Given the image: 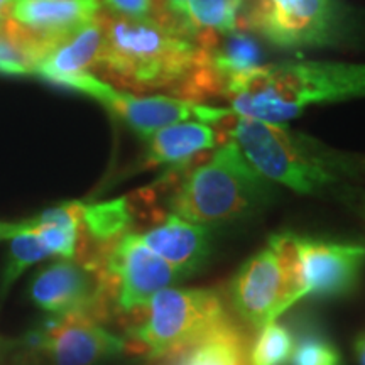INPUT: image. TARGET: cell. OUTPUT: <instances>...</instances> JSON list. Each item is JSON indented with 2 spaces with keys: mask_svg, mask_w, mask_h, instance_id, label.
<instances>
[{
  "mask_svg": "<svg viewBox=\"0 0 365 365\" xmlns=\"http://www.w3.org/2000/svg\"><path fill=\"white\" fill-rule=\"evenodd\" d=\"M81 202H68L58 207L48 208L39 215L27 218V228L39 237L51 255L61 259H75L80 239L81 223Z\"/></svg>",
  "mask_w": 365,
  "mask_h": 365,
  "instance_id": "obj_18",
  "label": "cell"
},
{
  "mask_svg": "<svg viewBox=\"0 0 365 365\" xmlns=\"http://www.w3.org/2000/svg\"><path fill=\"white\" fill-rule=\"evenodd\" d=\"M298 249L308 294L331 299L355 289L365 264L364 245L298 235Z\"/></svg>",
  "mask_w": 365,
  "mask_h": 365,
  "instance_id": "obj_13",
  "label": "cell"
},
{
  "mask_svg": "<svg viewBox=\"0 0 365 365\" xmlns=\"http://www.w3.org/2000/svg\"><path fill=\"white\" fill-rule=\"evenodd\" d=\"M103 41L95 75L117 88L168 91L202 102L222 95L207 48L195 38L154 19H127L100 11Z\"/></svg>",
  "mask_w": 365,
  "mask_h": 365,
  "instance_id": "obj_1",
  "label": "cell"
},
{
  "mask_svg": "<svg viewBox=\"0 0 365 365\" xmlns=\"http://www.w3.org/2000/svg\"><path fill=\"white\" fill-rule=\"evenodd\" d=\"M230 298L237 314L257 330L299 301L269 245L237 272L230 286Z\"/></svg>",
  "mask_w": 365,
  "mask_h": 365,
  "instance_id": "obj_10",
  "label": "cell"
},
{
  "mask_svg": "<svg viewBox=\"0 0 365 365\" xmlns=\"http://www.w3.org/2000/svg\"><path fill=\"white\" fill-rule=\"evenodd\" d=\"M355 355H357L359 364L365 365V333L359 335L355 340Z\"/></svg>",
  "mask_w": 365,
  "mask_h": 365,
  "instance_id": "obj_27",
  "label": "cell"
},
{
  "mask_svg": "<svg viewBox=\"0 0 365 365\" xmlns=\"http://www.w3.org/2000/svg\"><path fill=\"white\" fill-rule=\"evenodd\" d=\"M220 130L264 178L296 193L328 195L365 178L362 154L328 148L284 124H267L235 113Z\"/></svg>",
  "mask_w": 365,
  "mask_h": 365,
  "instance_id": "obj_3",
  "label": "cell"
},
{
  "mask_svg": "<svg viewBox=\"0 0 365 365\" xmlns=\"http://www.w3.org/2000/svg\"><path fill=\"white\" fill-rule=\"evenodd\" d=\"M294 349L291 331L279 323H269L249 350L250 365H286Z\"/></svg>",
  "mask_w": 365,
  "mask_h": 365,
  "instance_id": "obj_23",
  "label": "cell"
},
{
  "mask_svg": "<svg viewBox=\"0 0 365 365\" xmlns=\"http://www.w3.org/2000/svg\"><path fill=\"white\" fill-rule=\"evenodd\" d=\"M12 0H0V26L4 24L7 19V11L9 7H11Z\"/></svg>",
  "mask_w": 365,
  "mask_h": 365,
  "instance_id": "obj_28",
  "label": "cell"
},
{
  "mask_svg": "<svg viewBox=\"0 0 365 365\" xmlns=\"http://www.w3.org/2000/svg\"><path fill=\"white\" fill-rule=\"evenodd\" d=\"M43 54L6 22L0 26V75L34 76Z\"/></svg>",
  "mask_w": 365,
  "mask_h": 365,
  "instance_id": "obj_22",
  "label": "cell"
},
{
  "mask_svg": "<svg viewBox=\"0 0 365 365\" xmlns=\"http://www.w3.org/2000/svg\"><path fill=\"white\" fill-rule=\"evenodd\" d=\"M222 139H227L222 130L203 122L188 120L163 127L145 139L144 163L148 168L166 164L180 170L190 166L200 154L217 148Z\"/></svg>",
  "mask_w": 365,
  "mask_h": 365,
  "instance_id": "obj_15",
  "label": "cell"
},
{
  "mask_svg": "<svg viewBox=\"0 0 365 365\" xmlns=\"http://www.w3.org/2000/svg\"><path fill=\"white\" fill-rule=\"evenodd\" d=\"M188 24L195 39L235 33L237 0H190Z\"/></svg>",
  "mask_w": 365,
  "mask_h": 365,
  "instance_id": "obj_21",
  "label": "cell"
},
{
  "mask_svg": "<svg viewBox=\"0 0 365 365\" xmlns=\"http://www.w3.org/2000/svg\"><path fill=\"white\" fill-rule=\"evenodd\" d=\"M139 237L154 254L175 267L182 279L207 264L213 247L208 227L182 220L173 213Z\"/></svg>",
  "mask_w": 365,
  "mask_h": 365,
  "instance_id": "obj_14",
  "label": "cell"
},
{
  "mask_svg": "<svg viewBox=\"0 0 365 365\" xmlns=\"http://www.w3.org/2000/svg\"><path fill=\"white\" fill-rule=\"evenodd\" d=\"M102 41L103 27L98 14L97 19L88 22L70 38L63 39L53 49H49L36 68L34 76L59 86L71 76L91 71L98 59Z\"/></svg>",
  "mask_w": 365,
  "mask_h": 365,
  "instance_id": "obj_16",
  "label": "cell"
},
{
  "mask_svg": "<svg viewBox=\"0 0 365 365\" xmlns=\"http://www.w3.org/2000/svg\"><path fill=\"white\" fill-rule=\"evenodd\" d=\"M168 208L191 223H218L250 215L272 198V186L239 145L228 139L208 161L176 170Z\"/></svg>",
  "mask_w": 365,
  "mask_h": 365,
  "instance_id": "obj_4",
  "label": "cell"
},
{
  "mask_svg": "<svg viewBox=\"0 0 365 365\" xmlns=\"http://www.w3.org/2000/svg\"><path fill=\"white\" fill-rule=\"evenodd\" d=\"M43 355L53 365H97L124 354L129 345L88 313L49 314L43 323Z\"/></svg>",
  "mask_w": 365,
  "mask_h": 365,
  "instance_id": "obj_11",
  "label": "cell"
},
{
  "mask_svg": "<svg viewBox=\"0 0 365 365\" xmlns=\"http://www.w3.org/2000/svg\"><path fill=\"white\" fill-rule=\"evenodd\" d=\"M102 9V0H12L6 24L44 58L58 43L97 19Z\"/></svg>",
  "mask_w": 365,
  "mask_h": 365,
  "instance_id": "obj_12",
  "label": "cell"
},
{
  "mask_svg": "<svg viewBox=\"0 0 365 365\" xmlns=\"http://www.w3.org/2000/svg\"><path fill=\"white\" fill-rule=\"evenodd\" d=\"M29 299L49 314L88 313L105 323L113 307L100 289L97 274L75 259L49 264L34 274L29 282Z\"/></svg>",
  "mask_w": 365,
  "mask_h": 365,
  "instance_id": "obj_9",
  "label": "cell"
},
{
  "mask_svg": "<svg viewBox=\"0 0 365 365\" xmlns=\"http://www.w3.org/2000/svg\"><path fill=\"white\" fill-rule=\"evenodd\" d=\"M222 97L239 117L286 124L313 105L365 98V65L286 61L257 66L228 81Z\"/></svg>",
  "mask_w": 365,
  "mask_h": 365,
  "instance_id": "obj_2",
  "label": "cell"
},
{
  "mask_svg": "<svg viewBox=\"0 0 365 365\" xmlns=\"http://www.w3.org/2000/svg\"><path fill=\"white\" fill-rule=\"evenodd\" d=\"M291 355V365H341L339 349L317 330L301 333Z\"/></svg>",
  "mask_w": 365,
  "mask_h": 365,
  "instance_id": "obj_24",
  "label": "cell"
},
{
  "mask_svg": "<svg viewBox=\"0 0 365 365\" xmlns=\"http://www.w3.org/2000/svg\"><path fill=\"white\" fill-rule=\"evenodd\" d=\"M249 350V339L228 318L195 344L168 357V365H250Z\"/></svg>",
  "mask_w": 365,
  "mask_h": 365,
  "instance_id": "obj_17",
  "label": "cell"
},
{
  "mask_svg": "<svg viewBox=\"0 0 365 365\" xmlns=\"http://www.w3.org/2000/svg\"><path fill=\"white\" fill-rule=\"evenodd\" d=\"M127 317L129 339L135 341L137 352L149 359L171 357L228 319L215 291L175 287L161 289L148 307Z\"/></svg>",
  "mask_w": 365,
  "mask_h": 365,
  "instance_id": "obj_5",
  "label": "cell"
},
{
  "mask_svg": "<svg viewBox=\"0 0 365 365\" xmlns=\"http://www.w3.org/2000/svg\"><path fill=\"white\" fill-rule=\"evenodd\" d=\"M97 277L122 314L148 307L154 294L182 279L181 274L154 254L135 232L127 234L112 249Z\"/></svg>",
  "mask_w": 365,
  "mask_h": 365,
  "instance_id": "obj_8",
  "label": "cell"
},
{
  "mask_svg": "<svg viewBox=\"0 0 365 365\" xmlns=\"http://www.w3.org/2000/svg\"><path fill=\"white\" fill-rule=\"evenodd\" d=\"M350 14L341 0H237V31L282 49L336 43Z\"/></svg>",
  "mask_w": 365,
  "mask_h": 365,
  "instance_id": "obj_6",
  "label": "cell"
},
{
  "mask_svg": "<svg viewBox=\"0 0 365 365\" xmlns=\"http://www.w3.org/2000/svg\"><path fill=\"white\" fill-rule=\"evenodd\" d=\"M207 49L210 53V66L220 81L222 91L232 78L257 68L261 59V48L257 41L244 31L220 36L217 43Z\"/></svg>",
  "mask_w": 365,
  "mask_h": 365,
  "instance_id": "obj_19",
  "label": "cell"
},
{
  "mask_svg": "<svg viewBox=\"0 0 365 365\" xmlns=\"http://www.w3.org/2000/svg\"><path fill=\"white\" fill-rule=\"evenodd\" d=\"M27 220L22 222H0V242L11 240L14 235H17L19 232L26 230Z\"/></svg>",
  "mask_w": 365,
  "mask_h": 365,
  "instance_id": "obj_26",
  "label": "cell"
},
{
  "mask_svg": "<svg viewBox=\"0 0 365 365\" xmlns=\"http://www.w3.org/2000/svg\"><path fill=\"white\" fill-rule=\"evenodd\" d=\"M9 242H11L9 244V252L6 262H4L2 274H0V301L6 299L12 284H16V281L19 279L27 269L51 255L46 250L44 245L41 244L39 237L33 230H29V228L14 235Z\"/></svg>",
  "mask_w": 365,
  "mask_h": 365,
  "instance_id": "obj_20",
  "label": "cell"
},
{
  "mask_svg": "<svg viewBox=\"0 0 365 365\" xmlns=\"http://www.w3.org/2000/svg\"><path fill=\"white\" fill-rule=\"evenodd\" d=\"M105 12L127 19H153V0H102Z\"/></svg>",
  "mask_w": 365,
  "mask_h": 365,
  "instance_id": "obj_25",
  "label": "cell"
},
{
  "mask_svg": "<svg viewBox=\"0 0 365 365\" xmlns=\"http://www.w3.org/2000/svg\"><path fill=\"white\" fill-rule=\"evenodd\" d=\"M59 86L97 100L144 140L163 127L188 120L203 122L220 129L235 115L230 108L212 107L203 102L178 98L173 95L130 93L110 85L91 71L71 76Z\"/></svg>",
  "mask_w": 365,
  "mask_h": 365,
  "instance_id": "obj_7",
  "label": "cell"
}]
</instances>
